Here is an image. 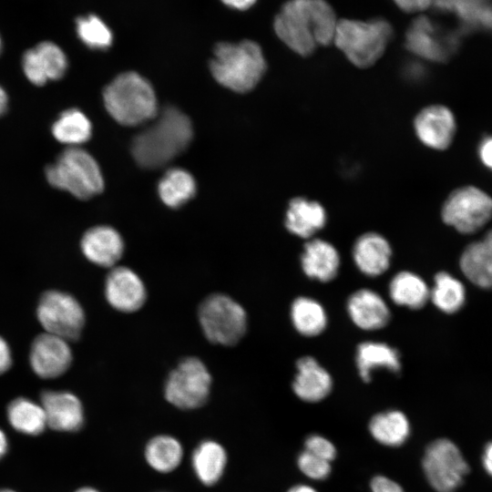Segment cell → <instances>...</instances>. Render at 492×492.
I'll list each match as a JSON object with an SVG mask.
<instances>
[{"instance_id": "obj_1", "label": "cell", "mask_w": 492, "mask_h": 492, "mask_svg": "<svg viewBox=\"0 0 492 492\" xmlns=\"http://www.w3.org/2000/svg\"><path fill=\"white\" fill-rule=\"evenodd\" d=\"M337 23L325 0H289L276 15L273 26L288 47L307 56L318 46L333 42Z\"/></svg>"}, {"instance_id": "obj_2", "label": "cell", "mask_w": 492, "mask_h": 492, "mask_svg": "<svg viewBox=\"0 0 492 492\" xmlns=\"http://www.w3.org/2000/svg\"><path fill=\"white\" fill-rule=\"evenodd\" d=\"M155 118L131 146L135 160L145 169L166 165L189 146L193 136L190 118L177 108L167 107Z\"/></svg>"}, {"instance_id": "obj_3", "label": "cell", "mask_w": 492, "mask_h": 492, "mask_svg": "<svg viewBox=\"0 0 492 492\" xmlns=\"http://www.w3.org/2000/svg\"><path fill=\"white\" fill-rule=\"evenodd\" d=\"M266 61L261 46L251 40L219 43L210 61L214 78L235 92H248L261 80Z\"/></svg>"}, {"instance_id": "obj_4", "label": "cell", "mask_w": 492, "mask_h": 492, "mask_svg": "<svg viewBox=\"0 0 492 492\" xmlns=\"http://www.w3.org/2000/svg\"><path fill=\"white\" fill-rule=\"evenodd\" d=\"M103 99L109 115L122 125H139L158 113L154 89L135 72H126L114 78L104 89Z\"/></svg>"}, {"instance_id": "obj_5", "label": "cell", "mask_w": 492, "mask_h": 492, "mask_svg": "<svg viewBox=\"0 0 492 492\" xmlns=\"http://www.w3.org/2000/svg\"><path fill=\"white\" fill-rule=\"evenodd\" d=\"M48 183L80 200L99 194L104 179L96 159L79 147H69L45 169Z\"/></svg>"}, {"instance_id": "obj_6", "label": "cell", "mask_w": 492, "mask_h": 492, "mask_svg": "<svg viewBox=\"0 0 492 492\" xmlns=\"http://www.w3.org/2000/svg\"><path fill=\"white\" fill-rule=\"evenodd\" d=\"M393 28L384 19L369 21L339 20L333 43L354 65L368 67L384 54Z\"/></svg>"}, {"instance_id": "obj_7", "label": "cell", "mask_w": 492, "mask_h": 492, "mask_svg": "<svg viewBox=\"0 0 492 492\" xmlns=\"http://www.w3.org/2000/svg\"><path fill=\"white\" fill-rule=\"evenodd\" d=\"M198 319L206 338L223 346L236 344L247 331L244 308L227 294L206 297L199 306Z\"/></svg>"}, {"instance_id": "obj_8", "label": "cell", "mask_w": 492, "mask_h": 492, "mask_svg": "<svg viewBox=\"0 0 492 492\" xmlns=\"http://www.w3.org/2000/svg\"><path fill=\"white\" fill-rule=\"evenodd\" d=\"M211 384L212 377L206 364L198 357H186L169 374L164 396L179 409H196L209 399Z\"/></svg>"}, {"instance_id": "obj_9", "label": "cell", "mask_w": 492, "mask_h": 492, "mask_svg": "<svg viewBox=\"0 0 492 492\" xmlns=\"http://www.w3.org/2000/svg\"><path fill=\"white\" fill-rule=\"evenodd\" d=\"M37 318L46 333L67 342L79 338L85 325V313L78 301L67 292H44L37 305Z\"/></svg>"}, {"instance_id": "obj_10", "label": "cell", "mask_w": 492, "mask_h": 492, "mask_svg": "<svg viewBox=\"0 0 492 492\" xmlns=\"http://www.w3.org/2000/svg\"><path fill=\"white\" fill-rule=\"evenodd\" d=\"M444 222L462 233H473L492 218V197L475 186L454 190L442 207Z\"/></svg>"}, {"instance_id": "obj_11", "label": "cell", "mask_w": 492, "mask_h": 492, "mask_svg": "<svg viewBox=\"0 0 492 492\" xmlns=\"http://www.w3.org/2000/svg\"><path fill=\"white\" fill-rule=\"evenodd\" d=\"M422 466L426 479L436 492H454L469 471L458 447L445 438L429 444Z\"/></svg>"}, {"instance_id": "obj_12", "label": "cell", "mask_w": 492, "mask_h": 492, "mask_svg": "<svg viewBox=\"0 0 492 492\" xmlns=\"http://www.w3.org/2000/svg\"><path fill=\"white\" fill-rule=\"evenodd\" d=\"M462 31H444L426 16L413 21L405 34V46L421 58L445 62L459 46Z\"/></svg>"}, {"instance_id": "obj_13", "label": "cell", "mask_w": 492, "mask_h": 492, "mask_svg": "<svg viewBox=\"0 0 492 492\" xmlns=\"http://www.w3.org/2000/svg\"><path fill=\"white\" fill-rule=\"evenodd\" d=\"M105 297L108 304L122 313L138 311L146 302L147 289L132 269L114 266L105 280Z\"/></svg>"}, {"instance_id": "obj_14", "label": "cell", "mask_w": 492, "mask_h": 492, "mask_svg": "<svg viewBox=\"0 0 492 492\" xmlns=\"http://www.w3.org/2000/svg\"><path fill=\"white\" fill-rule=\"evenodd\" d=\"M72 359L68 342L56 335L41 333L31 344L30 364L41 378L51 379L62 375L70 367Z\"/></svg>"}, {"instance_id": "obj_15", "label": "cell", "mask_w": 492, "mask_h": 492, "mask_svg": "<svg viewBox=\"0 0 492 492\" xmlns=\"http://www.w3.org/2000/svg\"><path fill=\"white\" fill-rule=\"evenodd\" d=\"M65 52L55 43L44 41L25 52L22 57L23 72L35 86H44L49 80H58L67 69Z\"/></svg>"}, {"instance_id": "obj_16", "label": "cell", "mask_w": 492, "mask_h": 492, "mask_svg": "<svg viewBox=\"0 0 492 492\" xmlns=\"http://www.w3.org/2000/svg\"><path fill=\"white\" fill-rule=\"evenodd\" d=\"M414 126L421 142L434 149H446L451 144L456 131L452 111L442 105L423 108L416 115Z\"/></svg>"}, {"instance_id": "obj_17", "label": "cell", "mask_w": 492, "mask_h": 492, "mask_svg": "<svg viewBox=\"0 0 492 492\" xmlns=\"http://www.w3.org/2000/svg\"><path fill=\"white\" fill-rule=\"evenodd\" d=\"M80 247L89 261L105 268H113L125 250L124 241L118 231L105 225L88 229L82 236Z\"/></svg>"}, {"instance_id": "obj_18", "label": "cell", "mask_w": 492, "mask_h": 492, "mask_svg": "<svg viewBox=\"0 0 492 492\" xmlns=\"http://www.w3.org/2000/svg\"><path fill=\"white\" fill-rule=\"evenodd\" d=\"M46 425L57 431L73 432L80 429L84 422V410L80 400L72 393L46 391L41 396Z\"/></svg>"}, {"instance_id": "obj_19", "label": "cell", "mask_w": 492, "mask_h": 492, "mask_svg": "<svg viewBox=\"0 0 492 492\" xmlns=\"http://www.w3.org/2000/svg\"><path fill=\"white\" fill-rule=\"evenodd\" d=\"M346 309L352 322L364 331L382 329L391 319L390 309L382 296L366 288L349 296Z\"/></svg>"}, {"instance_id": "obj_20", "label": "cell", "mask_w": 492, "mask_h": 492, "mask_svg": "<svg viewBox=\"0 0 492 492\" xmlns=\"http://www.w3.org/2000/svg\"><path fill=\"white\" fill-rule=\"evenodd\" d=\"M332 388L331 374L315 358L302 356L297 360L292 389L300 399L309 403L319 402L330 394Z\"/></svg>"}, {"instance_id": "obj_21", "label": "cell", "mask_w": 492, "mask_h": 492, "mask_svg": "<svg viewBox=\"0 0 492 492\" xmlns=\"http://www.w3.org/2000/svg\"><path fill=\"white\" fill-rule=\"evenodd\" d=\"M353 260L358 270L369 277L383 274L390 266L392 249L387 240L375 232L357 238L352 250Z\"/></svg>"}, {"instance_id": "obj_22", "label": "cell", "mask_w": 492, "mask_h": 492, "mask_svg": "<svg viewBox=\"0 0 492 492\" xmlns=\"http://www.w3.org/2000/svg\"><path fill=\"white\" fill-rule=\"evenodd\" d=\"M302 269L306 276L323 282L333 280L340 268V255L330 242L312 239L303 247L301 255Z\"/></svg>"}, {"instance_id": "obj_23", "label": "cell", "mask_w": 492, "mask_h": 492, "mask_svg": "<svg viewBox=\"0 0 492 492\" xmlns=\"http://www.w3.org/2000/svg\"><path fill=\"white\" fill-rule=\"evenodd\" d=\"M326 221L324 208L315 200L302 197L290 201L284 220L291 233L305 239L313 237L323 229Z\"/></svg>"}, {"instance_id": "obj_24", "label": "cell", "mask_w": 492, "mask_h": 492, "mask_svg": "<svg viewBox=\"0 0 492 492\" xmlns=\"http://www.w3.org/2000/svg\"><path fill=\"white\" fill-rule=\"evenodd\" d=\"M460 267L465 276L476 285L492 288V231L466 248Z\"/></svg>"}, {"instance_id": "obj_25", "label": "cell", "mask_w": 492, "mask_h": 492, "mask_svg": "<svg viewBox=\"0 0 492 492\" xmlns=\"http://www.w3.org/2000/svg\"><path fill=\"white\" fill-rule=\"evenodd\" d=\"M356 365L359 375L365 383L371 381L372 372L378 368L386 369L394 374L401 371L399 352L381 342H363L356 349Z\"/></svg>"}, {"instance_id": "obj_26", "label": "cell", "mask_w": 492, "mask_h": 492, "mask_svg": "<svg viewBox=\"0 0 492 492\" xmlns=\"http://www.w3.org/2000/svg\"><path fill=\"white\" fill-rule=\"evenodd\" d=\"M228 462L225 448L214 440H204L194 449L191 466L195 476L205 486H213L222 477Z\"/></svg>"}, {"instance_id": "obj_27", "label": "cell", "mask_w": 492, "mask_h": 492, "mask_svg": "<svg viewBox=\"0 0 492 492\" xmlns=\"http://www.w3.org/2000/svg\"><path fill=\"white\" fill-rule=\"evenodd\" d=\"M388 291L395 304L413 310L422 308L430 297V290L425 282L408 271L396 273L389 283Z\"/></svg>"}, {"instance_id": "obj_28", "label": "cell", "mask_w": 492, "mask_h": 492, "mask_svg": "<svg viewBox=\"0 0 492 492\" xmlns=\"http://www.w3.org/2000/svg\"><path fill=\"white\" fill-rule=\"evenodd\" d=\"M372 436L387 446L403 445L410 434V425L406 415L398 410H388L374 415L369 422Z\"/></svg>"}, {"instance_id": "obj_29", "label": "cell", "mask_w": 492, "mask_h": 492, "mask_svg": "<svg viewBox=\"0 0 492 492\" xmlns=\"http://www.w3.org/2000/svg\"><path fill=\"white\" fill-rule=\"evenodd\" d=\"M144 456L148 465L159 473L174 471L183 458V446L174 436L159 435L146 445Z\"/></svg>"}, {"instance_id": "obj_30", "label": "cell", "mask_w": 492, "mask_h": 492, "mask_svg": "<svg viewBox=\"0 0 492 492\" xmlns=\"http://www.w3.org/2000/svg\"><path fill=\"white\" fill-rule=\"evenodd\" d=\"M56 141L69 147H78L92 135V125L88 118L77 108H68L60 113L51 127Z\"/></svg>"}, {"instance_id": "obj_31", "label": "cell", "mask_w": 492, "mask_h": 492, "mask_svg": "<svg viewBox=\"0 0 492 492\" xmlns=\"http://www.w3.org/2000/svg\"><path fill=\"white\" fill-rule=\"evenodd\" d=\"M291 319L296 331L303 336L313 337L322 333L328 323L323 305L313 298L297 297L291 306Z\"/></svg>"}, {"instance_id": "obj_32", "label": "cell", "mask_w": 492, "mask_h": 492, "mask_svg": "<svg viewBox=\"0 0 492 492\" xmlns=\"http://www.w3.org/2000/svg\"><path fill=\"white\" fill-rule=\"evenodd\" d=\"M195 192L194 178L182 169L168 170L159 184V197L170 208L180 207L190 200Z\"/></svg>"}, {"instance_id": "obj_33", "label": "cell", "mask_w": 492, "mask_h": 492, "mask_svg": "<svg viewBox=\"0 0 492 492\" xmlns=\"http://www.w3.org/2000/svg\"><path fill=\"white\" fill-rule=\"evenodd\" d=\"M7 416L11 425L23 434L38 435L46 426L42 405L25 397L16 398L9 404Z\"/></svg>"}, {"instance_id": "obj_34", "label": "cell", "mask_w": 492, "mask_h": 492, "mask_svg": "<svg viewBox=\"0 0 492 492\" xmlns=\"http://www.w3.org/2000/svg\"><path fill=\"white\" fill-rule=\"evenodd\" d=\"M430 299L442 312L453 313L465 302L466 292L463 284L447 272H439L434 280Z\"/></svg>"}, {"instance_id": "obj_35", "label": "cell", "mask_w": 492, "mask_h": 492, "mask_svg": "<svg viewBox=\"0 0 492 492\" xmlns=\"http://www.w3.org/2000/svg\"><path fill=\"white\" fill-rule=\"evenodd\" d=\"M489 0H434L433 5L440 11L456 15L460 20L462 33L479 30V23Z\"/></svg>"}, {"instance_id": "obj_36", "label": "cell", "mask_w": 492, "mask_h": 492, "mask_svg": "<svg viewBox=\"0 0 492 492\" xmlns=\"http://www.w3.org/2000/svg\"><path fill=\"white\" fill-rule=\"evenodd\" d=\"M77 33L80 40L93 49H106L112 44L110 29L95 15L79 17L77 20Z\"/></svg>"}, {"instance_id": "obj_37", "label": "cell", "mask_w": 492, "mask_h": 492, "mask_svg": "<svg viewBox=\"0 0 492 492\" xmlns=\"http://www.w3.org/2000/svg\"><path fill=\"white\" fill-rule=\"evenodd\" d=\"M300 470L308 477L323 480L331 473V464L306 450L302 451L297 459Z\"/></svg>"}, {"instance_id": "obj_38", "label": "cell", "mask_w": 492, "mask_h": 492, "mask_svg": "<svg viewBox=\"0 0 492 492\" xmlns=\"http://www.w3.org/2000/svg\"><path fill=\"white\" fill-rule=\"evenodd\" d=\"M304 447L306 451L329 462L336 456V448L333 444L322 436H308L304 442Z\"/></svg>"}, {"instance_id": "obj_39", "label": "cell", "mask_w": 492, "mask_h": 492, "mask_svg": "<svg viewBox=\"0 0 492 492\" xmlns=\"http://www.w3.org/2000/svg\"><path fill=\"white\" fill-rule=\"evenodd\" d=\"M370 487L372 492H405L398 483L384 476L373 477Z\"/></svg>"}, {"instance_id": "obj_40", "label": "cell", "mask_w": 492, "mask_h": 492, "mask_svg": "<svg viewBox=\"0 0 492 492\" xmlns=\"http://www.w3.org/2000/svg\"><path fill=\"white\" fill-rule=\"evenodd\" d=\"M477 152L482 164L492 171V135L486 136L482 138Z\"/></svg>"}, {"instance_id": "obj_41", "label": "cell", "mask_w": 492, "mask_h": 492, "mask_svg": "<svg viewBox=\"0 0 492 492\" xmlns=\"http://www.w3.org/2000/svg\"><path fill=\"white\" fill-rule=\"evenodd\" d=\"M395 5L405 12L423 11L433 5L434 0H394Z\"/></svg>"}, {"instance_id": "obj_42", "label": "cell", "mask_w": 492, "mask_h": 492, "mask_svg": "<svg viewBox=\"0 0 492 492\" xmlns=\"http://www.w3.org/2000/svg\"><path fill=\"white\" fill-rule=\"evenodd\" d=\"M12 364L11 351L4 338L0 336V374L5 373Z\"/></svg>"}, {"instance_id": "obj_43", "label": "cell", "mask_w": 492, "mask_h": 492, "mask_svg": "<svg viewBox=\"0 0 492 492\" xmlns=\"http://www.w3.org/2000/svg\"><path fill=\"white\" fill-rule=\"evenodd\" d=\"M226 5L238 10L250 8L256 0H221Z\"/></svg>"}, {"instance_id": "obj_44", "label": "cell", "mask_w": 492, "mask_h": 492, "mask_svg": "<svg viewBox=\"0 0 492 492\" xmlns=\"http://www.w3.org/2000/svg\"><path fill=\"white\" fill-rule=\"evenodd\" d=\"M482 460L486 471L492 476V442L485 448Z\"/></svg>"}, {"instance_id": "obj_45", "label": "cell", "mask_w": 492, "mask_h": 492, "mask_svg": "<svg viewBox=\"0 0 492 492\" xmlns=\"http://www.w3.org/2000/svg\"><path fill=\"white\" fill-rule=\"evenodd\" d=\"M8 107V96L5 90L0 86V116L4 115Z\"/></svg>"}, {"instance_id": "obj_46", "label": "cell", "mask_w": 492, "mask_h": 492, "mask_svg": "<svg viewBox=\"0 0 492 492\" xmlns=\"http://www.w3.org/2000/svg\"><path fill=\"white\" fill-rule=\"evenodd\" d=\"M288 492H317L313 487L307 485H296L289 489Z\"/></svg>"}, {"instance_id": "obj_47", "label": "cell", "mask_w": 492, "mask_h": 492, "mask_svg": "<svg viewBox=\"0 0 492 492\" xmlns=\"http://www.w3.org/2000/svg\"><path fill=\"white\" fill-rule=\"evenodd\" d=\"M7 450V439L5 433L0 429V458Z\"/></svg>"}, {"instance_id": "obj_48", "label": "cell", "mask_w": 492, "mask_h": 492, "mask_svg": "<svg viewBox=\"0 0 492 492\" xmlns=\"http://www.w3.org/2000/svg\"><path fill=\"white\" fill-rule=\"evenodd\" d=\"M76 492H99V491L93 487H81L77 489Z\"/></svg>"}, {"instance_id": "obj_49", "label": "cell", "mask_w": 492, "mask_h": 492, "mask_svg": "<svg viewBox=\"0 0 492 492\" xmlns=\"http://www.w3.org/2000/svg\"><path fill=\"white\" fill-rule=\"evenodd\" d=\"M0 492H14V491L9 490V489H1Z\"/></svg>"}, {"instance_id": "obj_50", "label": "cell", "mask_w": 492, "mask_h": 492, "mask_svg": "<svg viewBox=\"0 0 492 492\" xmlns=\"http://www.w3.org/2000/svg\"><path fill=\"white\" fill-rule=\"evenodd\" d=\"M1 49H2V40H1V37H0V52H1Z\"/></svg>"}]
</instances>
